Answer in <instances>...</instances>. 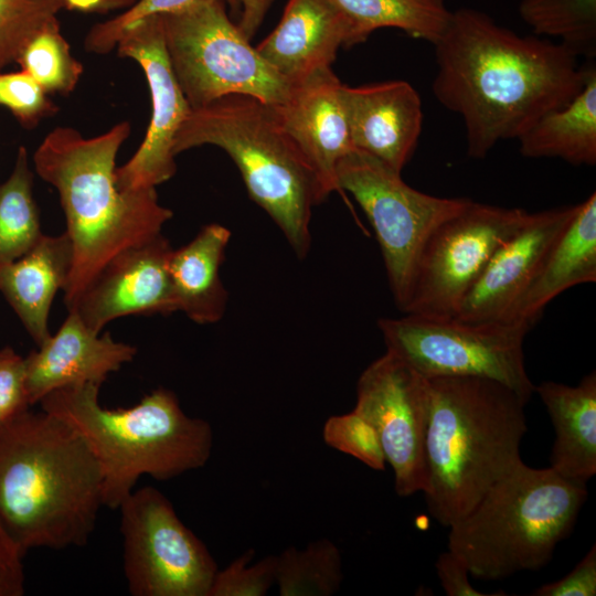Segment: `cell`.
<instances>
[{
  "mask_svg": "<svg viewBox=\"0 0 596 596\" xmlns=\"http://www.w3.org/2000/svg\"><path fill=\"white\" fill-rule=\"evenodd\" d=\"M434 46L433 94L461 117L467 155L473 159L566 105L586 78L587 65L581 66L565 46L521 36L471 8L453 11Z\"/></svg>",
  "mask_w": 596,
  "mask_h": 596,
  "instance_id": "1",
  "label": "cell"
},
{
  "mask_svg": "<svg viewBox=\"0 0 596 596\" xmlns=\"http://www.w3.org/2000/svg\"><path fill=\"white\" fill-rule=\"evenodd\" d=\"M130 130L125 120L87 138L57 126L33 155L36 173L60 195L72 243V269L63 289L68 311L109 260L160 234L173 215L159 203L156 188H118L116 156Z\"/></svg>",
  "mask_w": 596,
  "mask_h": 596,
  "instance_id": "2",
  "label": "cell"
},
{
  "mask_svg": "<svg viewBox=\"0 0 596 596\" xmlns=\"http://www.w3.org/2000/svg\"><path fill=\"white\" fill-rule=\"evenodd\" d=\"M102 487L93 454L60 418L28 409L0 426V523L23 555L85 545Z\"/></svg>",
  "mask_w": 596,
  "mask_h": 596,
  "instance_id": "3",
  "label": "cell"
},
{
  "mask_svg": "<svg viewBox=\"0 0 596 596\" xmlns=\"http://www.w3.org/2000/svg\"><path fill=\"white\" fill-rule=\"evenodd\" d=\"M427 385V487L423 493L429 514L449 528L522 461L528 402L486 377H429Z\"/></svg>",
  "mask_w": 596,
  "mask_h": 596,
  "instance_id": "4",
  "label": "cell"
},
{
  "mask_svg": "<svg viewBox=\"0 0 596 596\" xmlns=\"http://www.w3.org/2000/svg\"><path fill=\"white\" fill-rule=\"evenodd\" d=\"M99 389L93 383L65 386L40 404L71 426L93 454L102 473L103 507L118 509L145 475L169 480L209 461L210 423L185 414L172 391L159 387L131 407L108 409L99 404Z\"/></svg>",
  "mask_w": 596,
  "mask_h": 596,
  "instance_id": "5",
  "label": "cell"
},
{
  "mask_svg": "<svg viewBox=\"0 0 596 596\" xmlns=\"http://www.w3.org/2000/svg\"><path fill=\"white\" fill-rule=\"evenodd\" d=\"M203 145L216 146L233 159L252 200L272 217L296 255L305 257L312 207L326 198L274 108L243 94L191 108L175 135L173 153Z\"/></svg>",
  "mask_w": 596,
  "mask_h": 596,
  "instance_id": "6",
  "label": "cell"
},
{
  "mask_svg": "<svg viewBox=\"0 0 596 596\" xmlns=\"http://www.w3.org/2000/svg\"><path fill=\"white\" fill-rule=\"evenodd\" d=\"M586 498V485L521 461L449 526L448 550L478 579L539 570L571 533Z\"/></svg>",
  "mask_w": 596,
  "mask_h": 596,
  "instance_id": "7",
  "label": "cell"
},
{
  "mask_svg": "<svg viewBox=\"0 0 596 596\" xmlns=\"http://www.w3.org/2000/svg\"><path fill=\"white\" fill-rule=\"evenodd\" d=\"M159 15L171 67L192 109L231 94L270 106L287 98L291 84L251 45L231 20L225 0H204Z\"/></svg>",
  "mask_w": 596,
  "mask_h": 596,
  "instance_id": "8",
  "label": "cell"
},
{
  "mask_svg": "<svg viewBox=\"0 0 596 596\" xmlns=\"http://www.w3.org/2000/svg\"><path fill=\"white\" fill-rule=\"evenodd\" d=\"M386 351L421 375L478 376L500 382L529 403L523 342L530 327L509 321L471 322L404 313L377 322Z\"/></svg>",
  "mask_w": 596,
  "mask_h": 596,
  "instance_id": "9",
  "label": "cell"
},
{
  "mask_svg": "<svg viewBox=\"0 0 596 596\" xmlns=\"http://www.w3.org/2000/svg\"><path fill=\"white\" fill-rule=\"evenodd\" d=\"M339 190L353 195L369 219L384 260L391 292L402 311L419 251L430 232L470 199L421 192L401 172L359 150L337 167Z\"/></svg>",
  "mask_w": 596,
  "mask_h": 596,
  "instance_id": "10",
  "label": "cell"
},
{
  "mask_svg": "<svg viewBox=\"0 0 596 596\" xmlns=\"http://www.w3.org/2000/svg\"><path fill=\"white\" fill-rule=\"evenodd\" d=\"M529 216L524 209L469 200L424 242L402 312L454 317L492 254Z\"/></svg>",
  "mask_w": 596,
  "mask_h": 596,
  "instance_id": "11",
  "label": "cell"
},
{
  "mask_svg": "<svg viewBox=\"0 0 596 596\" xmlns=\"http://www.w3.org/2000/svg\"><path fill=\"white\" fill-rule=\"evenodd\" d=\"M118 509L131 595L209 596L216 562L161 491L134 490Z\"/></svg>",
  "mask_w": 596,
  "mask_h": 596,
  "instance_id": "12",
  "label": "cell"
},
{
  "mask_svg": "<svg viewBox=\"0 0 596 596\" xmlns=\"http://www.w3.org/2000/svg\"><path fill=\"white\" fill-rule=\"evenodd\" d=\"M353 409L374 426L385 460L393 470L397 496L424 492L429 417L427 379L386 351L361 373Z\"/></svg>",
  "mask_w": 596,
  "mask_h": 596,
  "instance_id": "13",
  "label": "cell"
},
{
  "mask_svg": "<svg viewBox=\"0 0 596 596\" xmlns=\"http://www.w3.org/2000/svg\"><path fill=\"white\" fill-rule=\"evenodd\" d=\"M116 49L119 56L136 61L142 68L152 106L145 138L134 156L116 168V182L123 191L156 188L175 173L173 142L191 107L171 67L159 14L128 28Z\"/></svg>",
  "mask_w": 596,
  "mask_h": 596,
  "instance_id": "14",
  "label": "cell"
},
{
  "mask_svg": "<svg viewBox=\"0 0 596 596\" xmlns=\"http://www.w3.org/2000/svg\"><path fill=\"white\" fill-rule=\"evenodd\" d=\"M172 251L160 233L121 252L106 264L70 311L97 333L124 316L177 311L169 272Z\"/></svg>",
  "mask_w": 596,
  "mask_h": 596,
  "instance_id": "15",
  "label": "cell"
},
{
  "mask_svg": "<svg viewBox=\"0 0 596 596\" xmlns=\"http://www.w3.org/2000/svg\"><path fill=\"white\" fill-rule=\"evenodd\" d=\"M575 210L576 204L530 213L522 227L492 254L454 317L471 322L502 321Z\"/></svg>",
  "mask_w": 596,
  "mask_h": 596,
  "instance_id": "16",
  "label": "cell"
},
{
  "mask_svg": "<svg viewBox=\"0 0 596 596\" xmlns=\"http://www.w3.org/2000/svg\"><path fill=\"white\" fill-rule=\"evenodd\" d=\"M342 83L331 67L291 84L277 119L313 171L327 198L339 190L337 167L354 150L340 97Z\"/></svg>",
  "mask_w": 596,
  "mask_h": 596,
  "instance_id": "17",
  "label": "cell"
},
{
  "mask_svg": "<svg viewBox=\"0 0 596 596\" xmlns=\"http://www.w3.org/2000/svg\"><path fill=\"white\" fill-rule=\"evenodd\" d=\"M340 97L352 146L401 172L423 128V106L406 81L341 85Z\"/></svg>",
  "mask_w": 596,
  "mask_h": 596,
  "instance_id": "18",
  "label": "cell"
},
{
  "mask_svg": "<svg viewBox=\"0 0 596 596\" xmlns=\"http://www.w3.org/2000/svg\"><path fill=\"white\" fill-rule=\"evenodd\" d=\"M134 345L116 341L109 333L88 328L75 311L54 336L31 351L25 361V382L30 404L51 392L75 384L102 385L113 372L135 358Z\"/></svg>",
  "mask_w": 596,
  "mask_h": 596,
  "instance_id": "19",
  "label": "cell"
},
{
  "mask_svg": "<svg viewBox=\"0 0 596 596\" xmlns=\"http://www.w3.org/2000/svg\"><path fill=\"white\" fill-rule=\"evenodd\" d=\"M349 38L347 19L329 0H288L279 23L256 49L294 84L331 67Z\"/></svg>",
  "mask_w": 596,
  "mask_h": 596,
  "instance_id": "20",
  "label": "cell"
},
{
  "mask_svg": "<svg viewBox=\"0 0 596 596\" xmlns=\"http://www.w3.org/2000/svg\"><path fill=\"white\" fill-rule=\"evenodd\" d=\"M596 281V193L576 204L571 221L545 254L533 278L502 321L530 328L545 307L576 285Z\"/></svg>",
  "mask_w": 596,
  "mask_h": 596,
  "instance_id": "21",
  "label": "cell"
},
{
  "mask_svg": "<svg viewBox=\"0 0 596 596\" xmlns=\"http://www.w3.org/2000/svg\"><path fill=\"white\" fill-rule=\"evenodd\" d=\"M72 262L66 233L43 234L23 256L0 268V291L38 347L51 336L50 309L55 294L68 280Z\"/></svg>",
  "mask_w": 596,
  "mask_h": 596,
  "instance_id": "22",
  "label": "cell"
},
{
  "mask_svg": "<svg viewBox=\"0 0 596 596\" xmlns=\"http://www.w3.org/2000/svg\"><path fill=\"white\" fill-rule=\"evenodd\" d=\"M554 427L550 468L586 485L596 473V372L576 386L552 381L534 386Z\"/></svg>",
  "mask_w": 596,
  "mask_h": 596,
  "instance_id": "23",
  "label": "cell"
},
{
  "mask_svg": "<svg viewBox=\"0 0 596 596\" xmlns=\"http://www.w3.org/2000/svg\"><path fill=\"white\" fill-rule=\"evenodd\" d=\"M230 240L227 227L212 223L171 253L169 272L177 311L196 323L217 322L225 312L227 291L220 269Z\"/></svg>",
  "mask_w": 596,
  "mask_h": 596,
  "instance_id": "24",
  "label": "cell"
},
{
  "mask_svg": "<svg viewBox=\"0 0 596 596\" xmlns=\"http://www.w3.org/2000/svg\"><path fill=\"white\" fill-rule=\"evenodd\" d=\"M517 140L520 153L526 158H558L573 166H595V64H587L585 83L571 102L544 114Z\"/></svg>",
  "mask_w": 596,
  "mask_h": 596,
  "instance_id": "25",
  "label": "cell"
},
{
  "mask_svg": "<svg viewBox=\"0 0 596 596\" xmlns=\"http://www.w3.org/2000/svg\"><path fill=\"white\" fill-rule=\"evenodd\" d=\"M347 19L349 46L381 28H396L433 45L447 29L453 11L446 0H329Z\"/></svg>",
  "mask_w": 596,
  "mask_h": 596,
  "instance_id": "26",
  "label": "cell"
},
{
  "mask_svg": "<svg viewBox=\"0 0 596 596\" xmlns=\"http://www.w3.org/2000/svg\"><path fill=\"white\" fill-rule=\"evenodd\" d=\"M42 235L33 172L21 146L11 174L0 183V268L23 256Z\"/></svg>",
  "mask_w": 596,
  "mask_h": 596,
  "instance_id": "27",
  "label": "cell"
},
{
  "mask_svg": "<svg viewBox=\"0 0 596 596\" xmlns=\"http://www.w3.org/2000/svg\"><path fill=\"white\" fill-rule=\"evenodd\" d=\"M343 581L337 545L322 538L305 549L288 546L276 555V585L280 596H330Z\"/></svg>",
  "mask_w": 596,
  "mask_h": 596,
  "instance_id": "28",
  "label": "cell"
},
{
  "mask_svg": "<svg viewBox=\"0 0 596 596\" xmlns=\"http://www.w3.org/2000/svg\"><path fill=\"white\" fill-rule=\"evenodd\" d=\"M518 11L535 35L557 39L577 57H595L596 0H521Z\"/></svg>",
  "mask_w": 596,
  "mask_h": 596,
  "instance_id": "29",
  "label": "cell"
},
{
  "mask_svg": "<svg viewBox=\"0 0 596 596\" xmlns=\"http://www.w3.org/2000/svg\"><path fill=\"white\" fill-rule=\"evenodd\" d=\"M17 63L49 94L66 96L76 87L83 65L71 53L60 24L36 35Z\"/></svg>",
  "mask_w": 596,
  "mask_h": 596,
  "instance_id": "30",
  "label": "cell"
},
{
  "mask_svg": "<svg viewBox=\"0 0 596 596\" xmlns=\"http://www.w3.org/2000/svg\"><path fill=\"white\" fill-rule=\"evenodd\" d=\"M64 0H0V72L43 31L58 25Z\"/></svg>",
  "mask_w": 596,
  "mask_h": 596,
  "instance_id": "31",
  "label": "cell"
},
{
  "mask_svg": "<svg viewBox=\"0 0 596 596\" xmlns=\"http://www.w3.org/2000/svg\"><path fill=\"white\" fill-rule=\"evenodd\" d=\"M323 441L373 470L385 469V456L374 426L355 409L332 415L322 427Z\"/></svg>",
  "mask_w": 596,
  "mask_h": 596,
  "instance_id": "32",
  "label": "cell"
},
{
  "mask_svg": "<svg viewBox=\"0 0 596 596\" xmlns=\"http://www.w3.org/2000/svg\"><path fill=\"white\" fill-rule=\"evenodd\" d=\"M204 0H138L116 17L95 24L84 40L87 52L106 54L116 49L120 35L139 20L188 8ZM230 12L241 13L240 0H225Z\"/></svg>",
  "mask_w": 596,
  "mask_h": 596,
  "instance_id": "33",
  "label": "cell"
},
{
  "mask_svg": "<svg viewBox=\"0 0 596 596\" xmlns=\"http://www.w3.org/2000/svg\"><path fill=\"white\" fill-rule=\"evenodd\" d=\"M255 555L248 549L225 568L216 572L209 596H264L276 583V555L251 564Z\"/></svg>",
  "mask_w": 596,
  "mask_h": 596,
  "instance_id": "34",
  "label": "cell"
},
{
  "mask_svg": "<svg viewBox=\"0 0 596 596\" xmlns=\"http://www.w3.org/2000/svg\"><path fill=\"white\" fill-rule=\"evenodd\" d=\"M0 106L7 107L26 129L58 111L49 94L23 71L0 72Z\"/></svg>",
  "mask_w": 596,
  "mask_h": 596,
  "instance_id": "35",
  "label": "cell"
},
{
  "mask_svg": "<svg viewBox=\"0 0 596 596\" xmlns=\"http://www.w3.org/2000/svg\"><path fill=\"white\" fill-rule=\"evenodd\" d=\"M25 361L12 348L0 350V426L30 409Z\"/></svg>",
  "mask_w": 596,
  "mask_h": 596,
  "instance_id": "36",
  "label": "cell"
},
{
  "mask_svg": "<svg viewBox=\"0 0 596 596\" xmlns=\"http://www.w3.org/2000/svg\"><path fill=\"white\" fill-rule=\"evenodd\" d=\"M533 596H595L596 547L593 545L576 566L564 577L546 583Z\"/></svg>",
  "mask_w": 596,
  "mask_h": 596,
  "instance_id": "37",
  "label": "cell"
},
{
  "mask_svg": "<svg viewBox=\"0 0 596 596\" xmlns=\"http://www.w3.org/2000/svg\"><path fill=\"white\" fill-rule=\"evenodd\" d=\"M24 555L0 523V596H22L25 590Z\"/></svg>",
  "mask_w": 596,
  "mask_h": 596,
  "instance_id": "38",
  "label": "cell"
},
{
  "mask_svg": "<svg viewBox=\"0 0 596 596\" xmlns=\"http://www.w3.org/2000/svg\"><path fill=\"white\" fill-rule=\"evenodd\" d=\"M436 573L443 589L448 596H497L481 593L469 582V571L464 561L454 552H443L436 563Z\"/></svg>",
  "mask_w": 596,
  "mask_h": 596,
  "instance_id": "39",
  "label": "cell"
},
{
  "mask_svg": "<svg viewBox=\"0 0 596 596\" xmlns=\"http://www.w3.org/2000/svg\"><path fill=\"white\" fill-rule=\"evenodd\" d=\"M274 0H240L238 26L247 39H252L263 23Z\"/></svg>",
  "mask_w": 596,
  "mask_h": 596,
  "instance_id": "40",
  "label": "cell"
},
{
  "mask_svg": "<svg viewBox=\"0 0 596 596\" xmlns=\"http://www.w3.org/2000/svg\"><path fill=\"white\" fill-rule=\"evenodd\" d=\"M65 9L84 13H107L127 10L138 0H64Z\"/></svg>",
  "mask_w": 596,
  "mask_h": 596,
  "instance_id": "41",
  "label": "cell"
}]
</instances>
